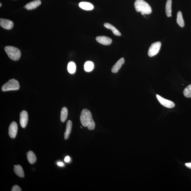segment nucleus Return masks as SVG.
<instances>
[{
	"instance_id": "f257e3e1",
	"label": "nucleus",
	"mask_w": 191,
	"mask_h": 191,
	"mask_svg": "<svg viewBox=\"0 0 191 191\" xmlns=\"http://www.w3.org/2000/svg\"><path fill=\"white\" fill-rule=\"evenodd\" d=\"M81 122L84 127H87L89 130H93L95 127L91 112L87 109H83L80 116Z\"/></svg>"
},
{
	"instance_id": "f03ea898",
	"label": "nucleus",
	"mask_w": 191,
	"mask_h": 191,
	"mask_svg": "<svg viewBox=\"0 0 191 191\" xmlns=\"http://www.w3.org/2000/svg\"><path fill=\"white\" fill-rule=\"evenodd\" d=\"M134 6L136 11L140 12L142 15L149 14L152 13V8L150 5L144 0H136Z\"/></svg>"
},
{
	"instance_id": "7ed1b4c3",
	"label": "nucleus",
	"mask_w": 191,
	"mask_h": 191,
	"mask_svg": "<svg viewBox=\"0 0 191 191\" xmlns=\"http://www.w3.org/2000/svg\"><path fill=\"white\" fill-rule=\"evenodd\" d=\"M5 51L12 60H18L20 58L21 53L18 48L13 46H6L5 48Z\"/></svg>"
},
{
	"instance_id": "20e7f679",
	"label": "nucleus",
	"mask_w": 191,
	"mask_h": 191,
	"mask_svg": "<svg viewBox=\"0 0 191 191\" xmlns=\"http://www.w3.org/2000/svg\"><path fill=\"white\" fill-rule=\"evenodd\" d=\"M20 88L19 83L16 80L14 79H10L8 82L5 84L1 88L3 91L18 90Z\"/></svg>"
},
{
	"instance_id": "39448f33",
	"label": "nucleus",
	"mask_w": 191,
	"mask_h": 191,
	"mask_svg": "<svg viewBox=\"0 0 191 191\" xmlns=\"http://www.w3.org/2000/svg\"><path fill=\"white\" fill-rule=\"evenodd\" d=\"M161 43L159 41L155 42L151 45L148 51V55L149 57H153L158 53L161 46Z\"/></svg>"
},
{
	"instance_id": "423d86ee",
	"label": "nucleus",
	"mask_w": 191,
	"mask_h": 191,
	"mask_svg": "<svg viewBox=\"0 0 191 191\" xmlns=\"http://www.w3.org/2000/svg\"><path fill=\"white\" fill-rule=\"evenodd\" d=\"M156 97H157V99L159 100L160 103L164 106L169 108H173L175 107V104L172 101L166 100L165 99L162 98V97H161L159 95H156Z\"/></svg>"
},
{
	"instance_id": "0eeeda50",
	"label": "nucleus",
	"mask_w": 191,
	"mask_h": 191,
	"mask_svg": "<svg viewBox=\"0 0 191 191\" xmlns=\"http://www.w3.org/2000/svg\"><path fill=\"white\" fill-rule=\"evenodd\" d=\"M18 131V126L16 123L13 121L10 124L9 128V135L12 138H14L16 137Z\"/></svg>"
},
{
	"instance_id": "6e6552de",
	"label": "nucleus",
	"mask_w": 191,
	"mask_h": 191,
	"mask_svg": "<svg viewBox=\"0 0 191 191\" xmlns=\"http://www.w3.org/2000/svg\"><path fill=\"white\" fill-rule=\"evenodd\" d=\"M28 119V114L26 111H22L20 114V124L22 128H24L26 126Z\"/></svg>"
},
{
	"instance_id": "1a4fd4ad",
	"label": "nucleus",
	"mask_w": 191,
	"mask_h": 191,
	"mask_svg": "<svg viewBox=\"0 0 191 191\" xmlns=\"http://www.w3.org/2000/svg\"><path fill=\"white\" fill-rule=\"evenodd\" d=\"M0 25L3 28L7 29H10L13 28L14 23L11 21L7 19H1Z\"/></svg>"
},
{
	"instance_id": "9d476101",
	"label": "nucleus",
	"mask_w": 191,
	"mask_h": 191,
	"mask_svg": "<svg viewBox=\"0 0 191 191\" xmlns=\"http://www.w3.org/2000/svg\"><path fill=\"white\" fill-rule=\"evenodd\" d=\"M96 40L100 44L105 46L110 45L112 42L111 38L105 36H98L96 38Z\"/></svg>"
},
{
	"instance_id": "9b49d317",
	"label": "nucleus",
	"mask_w": 191,
	"mask_h": 191,
	"mask_svg": "<svg viewBox=\"0 0 191 191\" xmlns=\"http://www.w3.org/2000/svg\"><path fill=\"white\" fill-rule=\"evenodd\" d=\"M41 4L40 0H34L26 4L25 8L28 10L34 9L39 6Z\"/></svg>"
},
{
	"instance_id": "f8f14e48",
	"label": "nucleus",
	"mask_w": 191,
	"mask_h": 191,
	"mask_svg": "<svg viewBox=\"0 0 191 191\" xmlns=\"http://www.w3.org/2000/svg\"><path fill=\"white\" fill-rule=\"evenodd\" d=\"M125 63V60L124 58H121L116 62L112 68L111 71L113 73H117L121 68V66Z\"/></svg>"
},
{
	"instance_id": "ddd939ff",
	"label": "nucleus",
	"mask_w": 191,
	"mask_h": 191,
	"mask_svg": "<svg viewBox=\"0 0 191 191\" xmlns=\"http://www.w3.org/2000/svg\"><path fill=\"white\" fill-rule=\"evenodd\" d=\"M79 6L80 8L86 10H91L93 9L94 6L91 3L82 1L79 3Z\"/></svg>"
},
{
	"instance_id": "4468645a",
	"label": "nucleus",
	"mask_w": 191,
	"mask_h": 191,
	"mask_svg": "<svg viewBox=\"0 0 191 191\" xmlns=\"http://www.w3.org/2000/svg\"><path fill=\"white\" fill-rule=\"evenodd\" d=\"M14 171L15 174L20 177H24L25 176V174H24V170L22 166L20 165H14Z\"/></svg>"
},
{
	"instance_id": "2eb2a0df",
	"label": "nucleus",
	"mask_w": 191,
	"mask_h": 191,
	"mask_svg": "<svg viewBox=\"0 0 191 191\" xmlns=\"http://www.w3.org/2000/svg\"><path fill=\"white\" fill-rule=\"evenodd\" d=\"M72 123L71 120H68L67 121L66 124V131L64 134V137L65 140H67L68 138L69 135L71 133L72 130Z\"/></svg>"
},
{
	"instance_id": "dca6fc26",
	"label": "nucleus",
	"mask_w": 191,
	"mask_h": 191,
	"mask_svg": "<svg viewBox=\"0 0 191 191\" xmlns=\"http://www.w3.org/2000/svg\"><path fill=\"white\" fill-rule=\"evenodd\" d=\"M104 26L107 29H111L115 35L119 36H121L120 32L115 27L111 25L110 24L105 23L104 24Z\"/></svg>"
},
{
	"instance_id": "f3484780",
	"label": "nucleus",
	"mask_w": 191,
	"mask_h": 191,
	"mask_svg": "<svg viewBox=\"0 0 191 191\" xmlns=\"http://www.w3.org/2000/svg\"><path fill=\"white\" fill-rule=\"evenodd\" d=\"M27 159L29 163L33 164L36 160V158L35 154L32 151H29L27 153Z\"/></svg>"
},
{
	"instance_id": "a211bd4d",
	"label": "nucleus",
	"mask_w": 191,
	"mask_h": 191,
	"mask_svg": "<svg viewBox=\"0 0 191 191\" xmlns=\"http://www.w3.org/2000/svg\"><path fill=\"white\" fill-rule=\"evenodd\" d=\"M172 0H167L166 4L165 11L167 16L168 17L172 16Z\"/></svg>"
},
{
	"instance_id": "6ab92c4d",
	"label": "nucleus",
	"mask_w": 191,
	"mask_h": 191,
	"mask_svg": "<svg viewBox=\"0 0 191 191\" xmlns=\"http://www.w3.org/2000/svg\"><path fill=\"white\" fill-rule=\"evenodd\" d=\"M177 23L180 27H183L185 26V22L183 19L182 12L179 11L177 14Z\"/></svg>"
},
{
	"instance_id": "aec40b11",
	"label": "nucleus",
	"mask_w": 191,
	"mask_h": 191,
	"mask_svg": "<svg viewBox=\"0 0 191 191\" xmlns=\"http://www.w3.org/2000/svg\"><path fill=\"white\" fill-rule=\"evenodd\" d=\"M68 113V111L67 108L63 107L61 113L60 119L62 122H65L67 118Z\"/></svg>"
},
{
	"instance_id": "412c9836",
	"label": "nucleus",
	"mask_w": 191,
	"mask_h": 191,
	"mask_svg": "<svg viewBox=\"0 0 191 191\" xmlns=\"http://www.w3.org/2000/svg\"><path fill=\"white\" fill-rule=\"evenodd\" d=\"M76 66L74 62L73 61L69 62L67 66V70L69 73L73 74L75 73Z\"/></svg>"
},
{
	"instance_id": "4be33fe9",
	"label": "nucleus",
	"mask_w": 191,
	"mask_h": 191,
	"mask_svg": "<svg viewBox=\"0 0 191 191\" xmlns=\"http://www.w3.org/2000/svg\"><path fill=\"white\" fill-rule=\"evenodd\" d=\"M94 68V64L90 61H86L84 65V70L86 72H90L93 70Z\"/></svg>"
},
{
	"instance_id": "5701e85b",
	"label": "nucleus",
	"mask_w": 191,
	"mask_h": 191,
	"mask_svg": "<svg viewBox=\"0 0 191 191\" xmlns=\"http://www.w3.org/2000/svg\"><path fill=\"white\" fill-rule=\"evenodd\" d=\"M183 93L185 97L191 98V84L189 85L184 90Z\"/></svg>"
},
{
	"instance_id": "b1692460",
	"label": "nucleus",
	"mask_w": 191,
	"mask_h": 191,
	"mask_svg": "<svg viewBox=\"0 0 191 191\" xmlns=\"http://www.w3.org/2000/svg\"><path fill=\"white\" fill-rule=\"evenodd\" d=\"M22 191L21 188L18 185H15L14 186L12 187L11 191Z\"/></svg>"
},
{
	"instance_id": "393cba45",
	"label": "nucleus",
	"mask_w": 191,
	"mask_h": 191,
	"mask_svg": "<svg viewBox=\"0 0 191 191\" xmlns=\"http://www.w3.org/2000/svg\"><path fill=\"white\" fill-rule=\"evenodd\" d=\"M64 160H65L66 162H68L70 160V158L69 156H67L65 158Z\"/></svg>"
},
{
	"instance_id": "a878e982",
	"label": "nucleus",
	"mask_w": 191,
	"mask_h": 191,
	"mask_svg": "<svg viewBox=\"0 0 191 191\" xmlns=\"http://www.w3.org/2000/svg\"><path fill=\"white\" fill-rule=\"evenodd\" d=\"M185 165L187 168L191 169V162L186 163Z\"/></svg>"
},
{
	"instance_id": "bb28decb",
	"label": "nucleus",
	"mask_w": 191,
	"mask_h": 191,
	"mask_svg": "<svg viewBox=\"0 0 191 191\" xmlns=\"http://www.w3.org/2000/svg\"><path fill=\"white\" fill-rule=\"evenodd\" d=\"M57 165H58L60 166H64V164L63 162H58L57 163Z\"/></svg>"
},
{
	"instance_id": "cd10ccee",
	"label": "nucleus",
	"mask_w": 191,
	"mask_h": 191,
	"mask_svg": "<svg viewBox=\"0 0 191 191\" xmlns=\"http://www.w3.org/2000/svg\"><path fill=\"white\" fill-rule=\"evenodd\" d=\"M2 6V5H1V4H0V6Z\"/></svg>"
}]
</instances>
